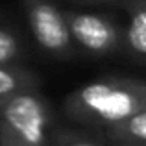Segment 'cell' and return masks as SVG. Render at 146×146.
I'll list each match as a JSON object with an SVG mask.
<instances>
[{
	"label": "cell",
	"instance_id": "cell-1",
	"mask_svg": "<svg viewBox=\"0 0 146 146\" xmlns=\"http://www.w3.org/2000/svg\"><path fill=\"white\" fill-rule=\"evenodd\" d=\"M146 109V82L102 78L89 82L65 98V113L82 124L107 128Z\"/></svg>",
	"mask_w": 146,
	"mask_h": 146
},
{
	"label": "cell",
	"instance_id": "cell-2",
	"mask_svg": "<svg viewBox=\"0 0 146 146\" xmlns=\"http://www.w3.org/2000/svg\"><path fill=\"white\" fill-rule=\"evenodd\" d=\"M52 111L41 91L0 102V146H50Z\"/></svg>",
	"mask_w": 146,
	"mask_h": 146
},
{
	"label": "cell",
	"instance_id": "cell-3",
	"mask_svg": "<svg viewBox=\"0 0 146 146\" xmlns=\"http://www.w3.org/2000/svg\"><path fill=\"white\" fill-rule=\"evenodd\" d=\"M28 24L37 44L50 56L67 57L74 48L65 11L50 0H24Z\"/></svg>",
	"mask_w": 146,
	"mask_h": 146
},
{
	"label": "cell",
	"instance_id": "cell-4",
	"mask_svg": "<svg viewBox=\"0 0 146 146\" xmlns=\"http://www.w3.org/2000/svg\"><path fill=\"white\" fill-rule=\"evenodd\" d=\"M70 37L74 44L94 56L113 52L122 44V30L117 22L98 13L85 11H65Z\"/></svg>",
	"mask_w": 146,
	"mask_h": 146
},
{
	"label": "cell",
	"instance_id": "cell-5",
	"mask_svg": "<svg viewBox=\"0 0 146 146\" xmlns=\"http://www.w3.org/2000/svg\"><path fill=\"white\" fill-rule=\"evenodd\" d=\"M129 13L126 30H122V44L133 54L146 57V0H124Z\"/></svg>",
	"mask_w": 146,
	"mask_h": 146
},
{
	"label": "cell",
	"instance_id": "cell-6",
	"mask_svg": "<svg viewBox=\"0 0 146 146\" xmlns=\"http://www.w3.org/2000/svg\"><path fill=\"white\" fill-rule=\"evenodd\" d=\"M41 87V78L30 68L17 63L0 65V102L17 96L21 93L37 91Z\"/></svg>",
	"mask_w": 146,
	"mask_h": 146
},
{
	"label": "cell",
	"instance_id": "cell-7",
	"mask_svg": "<svg viewBox=\"0 0 146 146\" xmlns=\"http://www.w3.org/2000/svg\"><path fill=\"white\" fill-rule=\"evenodd\" d=\"M104 131L111 143L146 146V109H141L117 124L107 126Z\"/></svg>",
	"mask_w": 146,
	"mask_h": 146
},
{
	"label": "cell",
	"instance_id": "cell-8",
	"mask_svg": "<svg viewBox=\"0 0 146 146\" xmlns=\"http://www.w3.org/2000/svg\"><path fill=\"white\" fill-rule=\"evenodd\" d=\"M22 56V41L11 28L0 26V65L17 63Z\"/></svg>",
	"mask_w": 146,
	"mask_h": 146
},
{
	"label": "cell",
	"instance_id": "cell-9",
	"mask_svg": "<svg viewBox=\"0 0 146 146\" xmlns=\"http://www.w3.org/2000/svg\"><path fill=\"white\" fill-rule=\"evenodd\" d=\"M50 146H102V144L82 135V133L70 131V129H59L57 133H54Z\"/></svg>",
	"mask_w": 146,
	"mask_h": 146
},
{
	"label": "cell",
	"instance_id": "cell-10",
	"mask_svg": "<svg viewBox=\"0 0 146 146\" xmlns=\"http://www.w3.org/2000/svg\"><path fill=\"white\" fill-rule=\"evenodd\" d=\"M111 146H133V144H117V143H113Z\"/></svg>",
	"mask_w": 146,
	"mask_h": 146
}]
</instances>
